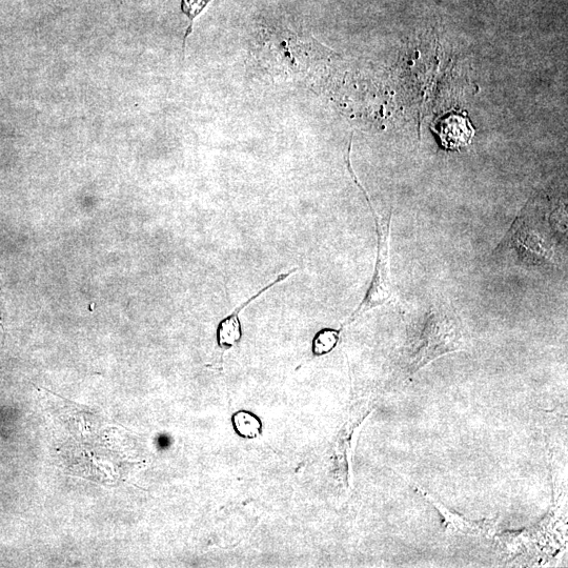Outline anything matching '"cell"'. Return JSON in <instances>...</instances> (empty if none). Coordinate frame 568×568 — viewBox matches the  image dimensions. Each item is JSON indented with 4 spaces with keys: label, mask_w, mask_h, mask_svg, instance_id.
<instances>
[{
    "label": "cell",
    "mask_w": 568,
    "mask_h": 568,
    "mask_svg": "<svg viewBox=\"0 0 568 568\" xmlns=\"http://www.w3.org/2000/svg\"><path fill=\"white\" fill-rule=\"evenodd\" d=\"M232 426L236 435L242 439L255 440L263 433V422L255 413L248 410H239L231 417Z\"/></svg>",
    "instance_id": "8992f818"
},
{
    "label": "cell",
    "mask_w": 568,
    "mask_h": 568,
    "mask_svg": "<svg viewBox=\"0 0 568 568\" xmlns=\"http://www.w3.org/2000/svg\"><path fill=\"white\" fill-rule=\"evenodd\" d=\"M341 331L326 328L317 332L312 341V354L322 357L332 353L338 346Z\"/></svg>",
    "instance_id": "52a82bcc"
},
{
    "label": "cell",
    "mask_w": 568,
    "mask_h": 568,
    "mask_svg": "<svg viewBox=\"0 0 568 568\" xmlns=\"http://www.w3.org/2000/svg\"><path fill=\"white\" fill-rule=\"evenodd\" d=\"M260 68L281 83H310L317 63L328 49L313 37L302 38L294 32L268 30L254 50Z\"/></svg>",
    "instance_id": "6da1fadb"
},
{
    "label": "cell",
    "mask_w": 568,
    "mask_h": 568,
    "mask_svg": "<svg viewBox=\"0 0 568 568\" xmlns=\"http://www.w3.org/2000/svg\"><path fill=\"white\" fill-rule=\"evenodd\" d=\"M212 0H181V11L184 13L190 22V25L184 36V43H182V54H186L187 40L192 34L195 19L208 7Z\"/></svg>",
    "instance_id": "ba28073f"
},
{
    "label": "cell",
    "mask_w": 568,
    "mask_h": 568,
    "mask_svg": "<svg viewBox=\"0 0 568 568\" xmlns=\"http://www.w3.org/2000/svg\"><path fill=\"white\" fill-rule=\"evenodd\" d=\"M462 327L458 317L446 307H433L412 331L407 370L413 375L438 357L462 350Z\"/></svg>",
    "instance_id": "7a4b0ae2"
},
{
    "label": "cell",
    "mask_w": 568,
    "mask_h": 568,
    "mask_svg": "<svg viewBox=\"0 0 568 568\" xmlns=\"http://www.w3.org/2000/svg\"><path fill=\"white\" fill-rule=\"evenodd\" d=\"M436 130L446 150H460L469 146L475 136V129L468 116L452 113L439 119Z\"/></svg>",
    "instance_id": "5b68a950"
},
{
    "label": "cell",
    "mask_w": 568,
    "mask_h": 568,
    "mask_svg": "<svg viewBox=\"0 0 568 568\" xmlns=\"http://www.w3.org/2000/svg\"><path fill=\"white\" fill-rule=\"evenodd\" d=\"M298 269L291 270L287 273L280 274L274 281L268 284L265 288L261 289L257 294L249 298L247 301L240 304L230 315L223 318L217 327L216 341L218 347L223 351H228L237 346L242 339V324L240 320V313L243 309L250 306L252 302L265 295L279 283L286 281L293 274L297 273Z\"/></svg>",
    "instance_id": "277c9868"
},
{
    "label": "cell",
    "mask_w": 568,
    "mask_h": 568,
    "mask_svg": "<svg viewBox=\"0 0 568 568\" xmlns=\"http://www.w3.org/2000/svg\"><path fill=\"white\" fill-rule=\"evenodd\" d=\"M354 178L357 186L363 191L364 195L367 196L370 208L375 216L378 242L375 272L370 289L348 323L353 322L375 308L384 306V304L390 302L395 295V286L391 272L392 215L387 219H380L369 200L367 192L359 185L357 178Z\"/></svg>",
    "instance_id": "3957f363"
}]
</instances>
